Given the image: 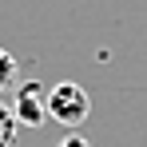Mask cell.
Instances as JSON below:
<instances>
[{
  "label": "cell",
  "mask_w": 147,
  "mask_h": 147,
  "mask_svg": "<svg viewBox=\"0 0 147 147\" xmlns=\"http://www.w3.org/2000/svg\"><path fill=\"white\" fill-rule=\"evenodd\" d=\"M16 76H20V64H16V56L0 48V92H4V88H16Z\"/></svg>",
  "instance_id": "3"
},
{
  "label": "cell",
  "mask_w": 147,
  "mask_h": 147,
  "mask_svg": "<svg viewBox=\"0 0 147 147\" xmlns=\"http://www.w3.org/2000/svg\"><path fill=\"white\" fill-rule=\"evenodd\" d=\"M88 115H92V96L80 84L64 80V84L48 88V119L64 123V127H80Z\"/></svg>",
  "instance_id": "1"
},
{
  "label": "cell",
  "mask_w": 147,
  "mask_h": 147,
  "mask_svg": "<svg viewBox=\"0 0 147 147\" xmlns=\"http://www.w3.org/2000/svg\"><path fill=\"white\" fill-rule=\"evenodd\" d=\"M16 143V115L8 103H0V147H12Z\"/></svg>",
  "instance_id": "4"
},
{
  "label": "cell",
  "mask_w": 147,
  "mask_h": 147,
  "mask_svg": "<svg viewBox=\"0 0 147 147\" xmlns=\"http://www.w3.org/2000/svg\"><path fill=\"white\" fill-rule=\"evenodd\" d=\"M56 147H92V139H88V135H80V131H72V135H64Z\"/></svg>",
  "instance_id": "5"
},
{
  "label": "cell",
  "mask_w": 147,
  "mask_h": 147,
  "mask_svg": "<svg viewBox=\"0 0 147 147\" xmlns=\"http://www.w3.org/2000/svg\"><path fill=\"white\" fill-rule=\"evenodd\" d=\"M12 115H16V123H24V127H40V123L48 119V88H44V84H36V80L16 84Z\"/></svg>",
  "instance_id": "2"
}]
</instances>
